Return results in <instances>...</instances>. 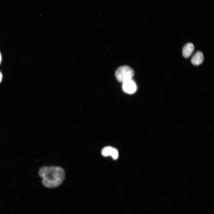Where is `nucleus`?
<instances>
[{
	"mask_svg": "<svg viewBox=\"0 0 214 214\" xmlns=\"http://www.w3.org/2000/svg\"><path fill=\"white\" fill-rule=\"evenodd\" d=\"M39 176L43 178V185L48 188L58 187L65 178V171L63 168L58 166H43L39 171Z\"/></svg>",
	"mask_w": 214,
	"mask_h": 214,
	"instance_id": "1",
	"label": "nucleus"
},
{
	"mask_svg": "<svg viewBox=\"0 0 214 214\" xmlns=\"http://www.w3.org/2000/svg\"><path fill=\"white\" fill-rule=\"evenodd\" d=\"M134 73L133 69L128 66H123L119 67L116 71L115 76L119 82L124 81L131 79Z\"/></svg>",
	"mask_w": 214,
	"mask_h": 214,
	"instance_id": "2",
	"label": "nucleus"
},
{
	"mask_svg": "<svg viewBox=\"0 0 214 214\" xmlns=\"http://www.w3.org/2000/svg\"><path fill=\"white\" fill-rule=\"evenodd\" d=\"M122 88L125 92L132 94L136 91V86L135 82L131 79L123 82Z\"/></svg>",
	"mask_w": 214,
	"mask_h": 214,
	"instance_id": "3",
	"label": "nucleus"
},
{
	"mask_svg": "<svg viewBox=\"0 0 214 214\" xmlns=\"http://www.w3.org/2000/svg\"><path fill=\"white\" fill-rule=\"evenodd\" d=\"M102 155L104 156H110L114 159H117L119 155L117 149L111 147H107L103 148L101 152Z\"/></svg>",
	"mask_w": 214,
	"mask_h": 214,
	"instance_id": "4",
	"label": "nucleus"
},
{
	"mask_svg": "<svg viewBox=\"0 0 214 214\" xmlns=\"http://www.w3.org/2000/svg\"><path fill=\"white\" fill-rule=\"evenodd\" d=\"M194 49L193 45L191 43H188L184 46L182 50L183 55L185 58L189 57L193 53Z\"/></svg>",
	"mask_w": 214,
	"mask_h": 214,
	"instance_id": "5",
	"label": "nucleus"
},
{
	"mask_svg": "<svg viewBox=\"0 0 214 214\" xmlns=\"http://www.w3.org/2000/svg\"><path fill=\"white\" fill-rule=\"evenodd\" d=\"M204 56L202 53L198 51L193 56L191 59V62L194 65L197 66L202 63L203 61Z\"/></svg>",
	"mask_w": 214,
	"mask_h": 214,
	"instance_id": "6",
	"label": "nucleus"
},
{
	"mask_svg": "<svg viewBox=\"0 0 214 214\" xmlns=\"http://www.w3.org/2000/svg\"><path fill=\"white\" fill-rule=\"evenodd\" d=\"M3 75L2 73L0 71V83L1 82L2 79Z\"/></svg>",
	"mask_w": 214,
	"mask_h": 214,
	"instance_id": "7",
	"label": "nucleus"
},
{
	"mask_svg": "<svg viewBox=\"0 0 214 214\" xmlns=\"http://www.w3.org/2000/svg\"><path fill=\"white\" fill-rule=\"evenodd\" d=\"M1 60H2L1 56V53L0 52V64L1 62Z\"/></svg>",
	"mask_w": 214,
	"mask_h": 214,
	"instance_id": "8",
	"label": "nucleus"
}]
</instances>
